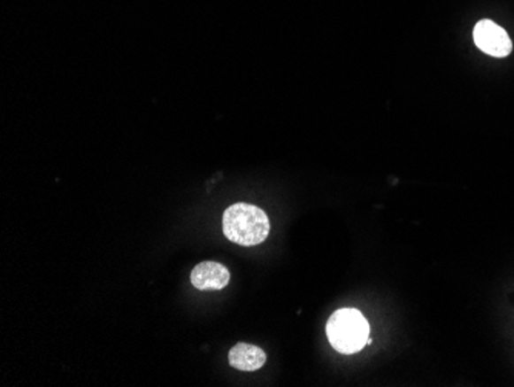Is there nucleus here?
Returning <instances> with one entry per match:
<instances>
[{"instance_id": "39448f33", "label": "nucleus", "mask_w": 514, "mask_h": 387, "mask_svg": "<svg viewBox=\"0 0 514 387\" xmlns=\"http://www.w3.org/2000/svg\"><path fill=\"white\" fill-rule=\"evenodd\" d=\"M228 361L234 369L255 372L266 363V353L257 345L239 343L234 347H231Z\"/></svg>"}, {"instance_id": "f03ea898", "label": "nucleus", "mask_w": 514, "mask_h": 387, "mask_svg": "<svg viewBox=\"0 0 514 387\" xmlns=\"http://www.w3.org/2000/svg\"><path fill=\"white\" fill-rule=\"evenodd\" d=\"M326 335L337 352L351 355L367 344L370 326L359 310H336L326 322Z\"/></svg>"}, {"instance_id": "7ed1b4c3", "label": "nucleus", "mask_w": 514, "mask_h": 387, "mask_svg": "<svg viewBox=\"0 0 514 387\" xmlns=\"http://www.w3.org/2000/svg\"><path fill=\"white\" fill-rule=\"evenodd\" d=\"M473 36L478 48L493 58H505L513 50V43L510 39L509 33L490 19L479 20L474 27Z\"/></svg>"}, {"instance_id": "f257e3e1", "label": "nucleus", "mask_w": 514, "mask_h": 387, "mask_svg": "<svg viewBox=\"0 0 514 387\" xmlns=\"http://www.w3.org/2000/svg\"><path fill=\"white\" fill-rule=\"evenodd\" d=\"M222 227L231 243L243 247L260 244L270 235L268 216L251 204L237 203L225 210Z\"/></svg>"}, {"instance_id": "20e7f679", "label": "nucleus", "mask_w": 514, "mask_h": 387, "mask_svg": "<svg viewBox=\"0 0 514 387\" xmlns=\"http://www.w3.org/2000/svg\"><path fill=\"white\" fill-rule=\"evenodd\" d=\"M189 280L197 290H220L230 283V270L219 262H201L193 268Z\"/></svg>"}]
</instances>
